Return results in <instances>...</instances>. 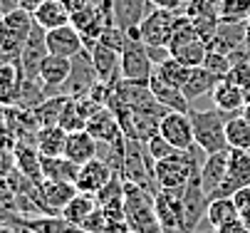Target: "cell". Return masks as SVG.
Wrapping results in <instances>:
<instances>
[{
    "mask_svg": "<svg viewBox=\"0 0 250 233\" xmlns=\"http://www.w3.org/2000/svg\"><path fill=\"white\" fill-rule=\"evenodd\" d=\"M243 112H223L218 107H206V109H191V122H193V139L196 144L208 151V154H216V151H226L228 139H226V124L228 119L238 117Z\"/></svg>",
    "mask_w": 250,
    "mask_h": 233,
    "instance_id": "obj_1",
    "label": "cell"
},
{
    "mask_svg": "<svg viewBox=\"0 0 250 233\" xmlns=\"http://www.w3.org/2000/svg\"><path fill=\"white\" fill-rule=\"evenodd\" d=\"M32 27H35L32 13L25 8H18L0 18V57H3V62H18L20 50Z\"/></svg>",
    "mask_w": 250,
    "mask_h": 233,
    "instance_id": "obj_2",
    "label": "cell"
},
{
    "mask_svg": "<svg viewBox=\"0 0 250 233\" xmlns=\"http://www.w3.org/2000/svg\"><path fill=\"white\" fill-rule=\"evenodd\" d=\"M122 179L129 181V184H136L139 189H144L151 196L159 193V186H156V179H154V159L149 156L146 144L126 139L124 174H122Z\"/></svg>",
    "mask_w": 250,
    "mask_h": 233,
    "instance_id": "obj_3",
    "label": "cell"
},
{
    "mask_svg": "<svg viewBox=\"0 0 250 233\" xmlns=\"http://www.w3.org/2000/svg\"><path fill=\"white\" fill-rule=\"evenodd\" d=\"M154 62L149 57L146 42L141 40L139 27L126 30V45L122 50V80H139L146 82L154 75Z\"/></svg>",
    "mask_w": 250,
    "mask_h": 233,
    "instance_id": "obj_4",
    "label": "cell"
},
{
    "mask_svg": "<svg viewBox=\"0 0 250 233\" xmlns=\"http://www.w3.org/2000/svg\"><path fill=\"white\" fill-rule=\"evenodd\" d=\"M97 85H99V75L94 70L89 50L84 47L77 57H72V72H69V77H67V82L62 87V94L80 99V97H87Z\"/></svg>",
    "mask_w": 250,
    "mask_h": 233,
    "instance_id": "obj_5",
    "label": "cell"
},
{
    "mask_svg": "<svg viewBox=\"0 0 250 233\" xmlns=\"http://www.w3.org/2000/svg\"><path fill=\"white\" fill-rule=\"evenodd\" d=\"M47 55H50V50H47V30H42L38 22H35L32 32L27 35V40H25V45L20 50V57H18L22 77L25 80H38L40 67H42Z\"/></svg>",
    "mask_w": 250,
    "mask_h": 233,
    "instance_id": "obj_6",
    "label": "cell"
},
{
    "mask_svg": "<svg viewBox=\"0 0 250 233\" xmlns=\"http://www.w3.org/2000/svg\"><path fill=\"white\" fill-rule=\"evenodd\" d=\"M176 18H178V13H173V10L151 8L149 15L139 25L141 40L146 45H168L171 35H173V27H176Z\"/></svg>",
    "mask_w": 250,
    "mask_h": 233,
    "instance_id": "obj_7",
    "label": "cell"
},
{
    "mask_svg": "<svg viewBox=\"0 0 250 233\" xmlns=\"http://www.w3.org/2000/svg\"><path fill=\"white\" fill-rule=\"evenodd\" d=\"M243 186H250V151L230 149L228 151V176L210 198H230Z\"/></svg>",
    "mask_w": 250,
    "mask_h": 233,
    "instance_id": "obj_8",
    "label": "cell"
},
{
    "mask_svg": "<svg viewBox=\"0 0 250 233\" xmlns=\"http://www.w3.org/2000/svg\"><path fill=\"white\" fill-rule=\"evenodd\" d=\"M161 137H166L178 151H188L196 139H193V122H191V112H168L161 119Z\"/></svg>",
    "mask_w": 250,
    "mask_h": 233,
    "instance_id": "obj_9",
    "label": "cell"
},
{
    "mask_svg": "<svg viewBox=\"0 0 250 233\" xmlns=\"http://www.w3.org/2000/svg\"><path fill=\"white\" fill-rule=\"evenodd\" d=\"M89 55H92V62H94V70L99 75V82L114 87L122 80V52L106 47L102 42H94L89 47Z\"/></svg>",
    "mask_w": 250,
    "mask_h": 233,
    "instance_id": "obj_10",
    "label": "cell"
},
{
    "mask_svg": "<svg viewBox=\"0 0 250 233\" xmlns=\"http://www.w3.org/2000/svg\"><path fill=\"white\" fill-rule=\"evenodd\" d=\"M47 50L50 55L72 60L84 50V40L75 25H62V27L47 30Z\"/></svg>",
    "mask_w": 250,
    "mask_h": 233,
    "instance_id": "obj_11",
    "label": "cell"
},
{
    "mask_svg": "<svg viewBox=\"0 0 250 233\" xmlns=\"http://www.w3.org/2000/svg\"><path fill=\"white\" fill-rule=\"evenodd\" d=\"M13 223L27 233H87L64 216H15Z\"/></svg>",
    "mask_w": 250,
    "mask_h": 233,
    "instance_id": "obj_12",
    "label": "cell"
},
{
    "mask_svg": "<svg viewBox=\"0 0 250 233\" xmlns=\"http://www.w3.org/2000/svg\"><path fill=\"white\" fill-rule=\"evenodd\" d=\"M69 72H72V60L57 57V55H47L45 62H42V67H40V75H38V80L45 87V94L47 97L62 94V87H64Z\"/></svg>",
    "mask_w": 250,
    "mask_h": 233,
    "instance_id": "obj_13",
    "label": "cell"
},
{
    "mask_svg": "<svg viewBox=\"0 0 250 233\" xmlns=\"http://www.w3.org/2000/svg\"><path fill=\"white\" fill-rule=\"evenodd\" d=\"M87 131L97 139V142H104V144H119L124 142V131L119 127V119L114 117V112L109 107H102L97 109L89 119H87Z\"/></svg>",
    "mask_w": 250,
    "mask_h": 233,
    "instance_id": "obj_14",
    "label": "cell"
},
{
    "mask_svg": "<svg viewBox=\"0 0 250 233\" xmlns=\"http://www.w3.org/2000/svg\"><path fill=\"white\" fill-rule=\"evenodd\" d=\"M114 176H117V174H114L104 161L92 159V161H87V164L80 166V174H77L75 186H77L80 193H92V196H97V193H99L106 184H109Z\"/></svg>",
    "mask_w": 250,
    "mask_h": 233,
    "instance_id": "obj_15",
    "label": "cell"
},
{
    "mask_svg": "<svg viewBox=\"0 0 250 233\" xmlns=\"http://www.w3.org/2000/svg\"><path fill=\"white\" fill-rule=\"evenodd\" d=\"M149 87L156 97V102L166 109V112H191V102L186 99L181 87H173L168 82H164L156 72L149 77Z\"/></svg>",
    "mask_w": 250,
    "mask_h": 233,
    "instance_id": "obj_16",
    "label": "cell"
},
{
    "mask_svg": "<svg viewBox=\"0 0 250 233\" xmlns=\"http://www.w3.org/2000/svg\"><path fill=\"white\" fill-rule=\"evenodd\" d=\"M154 5L149 0H112V15L122 30H134L141 25Z\"/></svg>",
    "mask_w": 250,
    "mask_h": 233,
    "instance_id": "obj_17",
    "label": "cell"
},
{
    "mask_svg": "<svg viewBox=\"0 0 250 233\" xmlns=\"http://www.w3.org/2000/svg\"><path fill=\"white\" fill-rule=\"evenodd\" d=\"M228 151H216V154H208L206 164L201 166V186L206 191V196L210 198L213 193L218 191V186L226 181L228 176Z\"/></svg>",
    "mask_w": 250,
    "mask_h": 233,
    "instance_id": "obj_18",
    "label": "cell"
},
{
    "mask_svg": "<svg viewBox=\"0 0 250 233\" xmlns=\"http://www.w3.org/2000/svg\"><path fill=\"white\" fill-rule=\"evenodd\" d=\"M13 156H15V169L20 174H25L35 184H42L45 181V176H42V154L38 151V147H35V144L18 142L13 147Z\"/></svg>",
    "mask_w": 250,
    "mask_h": 233,
    "instance_id": "obj_19",
    "label": "cell"
},
{
    "mask_svg": "<svg viewBox=\"0 0 250 233\" xmlns=\"http://www.w3.org/2000/svg\"><path fill=\"white\" fill-rule=\"evenodd\" d=\"M40 191H42V201L50 216H62V209L80 193L77 186L69 181H42Z\"/></svg>",
    "mask_w": 250,
    "mask_h": 233,
    "instance_id": "obj_20",
    "label": "cell"
},
{
    "mask_svg": "<svg viewBox=\"0 0 250 233\" xmlns=\"http://www.w3.org/2000/svg\"><path fill=\"white\" fill-rule=\"evenodd\" d=\"M240 47H245V22H221L216 38L208 45L210 52H221V55H230Z\"/></svg>",
    "mask_w": 250,
    "mask_h": 233,
    "instance_id": "obj_21",
    "label": "cell"
},
{
    "mask_svg": "<svg viewBox=\"0 0 250 233\" xmlns=\"http://www.w3.org/2000/svg\"><path fill=\"white\" fill-rule=\"evenodd\" d=\"M210 99H213V107H218L223 112H243V107L248 105V92L223 77L216 85V89L210 92Z\"/></svg>",
    "mask_w": 250,
    "mask_h": 233,
    "instance_id": "obj_22",
    "label": "cell"
},
{
    "mask_svg": "<svg viewBox=\"0 0 250 233\" xmlns=\"http://www.w3.org/2000/svg\"><path fill=\"white\" fill-rule=\"evenodd\" d=\"M22 85V70L18 62H0V105L15 107Z\"/></svg>",
    "mask_w": 250,
    "mask_h": 233,
    "instance_id": "obj_23",
    "label": "cell"
},
{
    "mask_svg": "<svg viewBox=\"0 0 250 233\" xmlns=\"http://www.w3.org/2000/svg\"><path fill=\"white\" fill-rule=\"evenodd\" d=\"M64 156L75 164H87L92 159H97V139L89 134L87 129L82 131H72L67 137V147H64Z\"/></svg>",
    "mask_w": 250,
    "mask_h": 233,
    "instance_id": "obj_24",
    "label": "cell"
},
{
    "mask_svg": "<svg viewBox=\"0 0 250 233\" xmlns=\"http://www.w3.org/2000/svg\"><path fill=\"white\" fill-rule=\"evenodd\" d=\"M69 18H72V13L67 10V5L62 0H45V3H40L32 13V20L42 30H55V27L69 25Z\"/></svg>",
    "mask_w": 250,
    "mask_h": 233,
    "instance_id": "obj_25",
    "label": "cell"
},
{
    "mask_svg": "<svg viewBox=\"0 0 250 233\" xmlns=\"http://www.w3.org/2000/svg\"><path fill=\"white\" fill-rule=\"evenodd\" d=\"M67 131L60 124L52 127H40L35 131V147L42 156H64V147H67Z\"/></svg>",
    "mask_w": 250,
    "mask_h": 233,
    "instance_id": "obj_26",
    "label": "cell"
},
{
    "mask_svg": "<svg viewBox=\"0 0 250 233\" xmlns=\"http://www.w3.org/2000/svg\"><path fill=\"white\" fill-rule=\"evenodd\" d=\"M218 82H221V77H216L213 72H208L206 67H193L188 82L184 85V94H186V99L191 102V107L196 105V99L208 97L213 89H216Z\"/></svg>",
    "mask_w": 250,
    "mask_h": 233,
    "instance_id": "obj_27",
    "label": "cell"
},
{
    "mask_svg": "<svg viewBox=\"0 0 250 233\" xmlns=\"http://www.w3.org/2000/svg\"><path fill=\"white\" fill-rule=\"evenodd\" d=\"M80 174V164L67 156H42V176L45 181H69L75 184Z\"/></svg>",
    "mask_w": 250,
    "mask_h": 233,
    "instance_id": "obj_28",
    "label": "cell"
},
{
    "mask_svg": "<svg viewBox=\"0 0 250 233\" xmlns=\"http://www.w3.org/2000/svg\"><path fill=\"white\" fill-rule=\"evenodd\" d=\"M235 218H240V211H238L233 198H210V201H208L206 221L213 228H221V226H226V223H230Z\"/></svg>",
    "mask_w": 250,
    "mask_h": 233,
    "instance_id": "obj_29",
    "label": "cell"
},
{
    "mask_svg": "<svg viewBox=\"0 0 250 233\" xmlns=\"http://www.w3.org/2000/svg\"><path fill=\"white\" fill-rule=\"evenodd\" d=\"M97 209H99L97 196H92V193H77L72 201H69V204L62 209V216H64L67 221H72V223L82 226V221H84L92 211H97Z\"/></svg>",
    "mask_w": 250,
    "mask_h": 233,
    "instance_id": "obj_30",
    "label": "cell"
},
{
    "mask_svg": "<svg viewBox=\"0 0 250 233\" xmlns=\"http://www.w3.org/2000/svg\"><path fill=\"white\" fill-rule=\"evenodd\" d=\"M67 94H55V97H47L42 105H38L32 109V117H35V122H38L40 127H52V124H57L60 122V114H62V107H64V102H67Z\"/></svg>",
    "mask_w": 250,
    "mask_h": 233,
    "instance_id": "obj_31",
    "label": "cell"
},
{
    "mask_svg": "<svg viewBox=\"0 0 250 233\" xmlns=\"http://www.w3.org/2000/svg\"><path fill=\"white\" fill-rule=\"evenodd\" d=\"M57 124L67 131V134L87 129V114H84L82 107H80V99H75V97L67 99L64 107H62V114H60V122H57Z\"/></svg>",
    "mask_w": 250,
    "mask_h": 233,
    "instance_id": "obj_32",
    "label": "cell"
},
{
    "mask_svg": "<svg viewBox=\"0 0 250 233\" xmlns=\"http://www.w3.org/2000/svg\"><path fill=\"white\" fill-rule=\"evenodd\" d=\"M226 139H228V147L230 149H245V151H250V122L243 114L228 119V124H226Z\"/></svg>",
    "mask_w": 250,
    "mask_h": 233,
    "instance_id": "obj_33",
    "label": "cell"
},
{
    "mask_svg": "<svg viewBox=\"0 0 250 233\" xmlns=\"http://www.w3.org/2000/svg\"><path fill=\"white\" fill-rule=\"evenodd\" d=\"M191 70H193V67H186V64H181L176 57H168L166 62L159 64L154 72H156L164 82H168V85H173V87H181V89H184V85H186L188 77H191Z\"/></svg>",
    "mask_w": 250,
    "mask_h": 233,
    "instance_id": "obj_34",
    "label": "cell"
},
{
    "mask_svg": "<svg viewBox=\"0 0 250 233\" xmlns=\"http://www.w3.org/2000/svg\"><path fill=\"white\" fill-rule=\"evenodd\" d=\"M218 18H221V22H248L250 20V0H221Z\"/></svg>",
    "mask_w": 250,
    "mask_h": 233,
    "instance_id": "obj_35",
    "label": "cell"
},
{
    "mask_svg": "<svg viewBox=\"0 0 250 233\" xmlns=\"http://www.w3.org/2000/svg\"><path fill=\"white\" fill-rule=\"evenodd\" d=\"M99 42L106 45V47H112V50H117V52H122L124 45H126V30H122L117 22H106V27L102 30Z\"/></svg>",
    "mask_w": 250,
    "mask_h": 233,
    "instance_id": "obj_36",
    "label": "cell"
},
{
    "mask_svg": "<svg viewBox=\"0 0 250 233\" xmlns=\"http://www.w3.org/2000/svg\"><path fill=\"white\" fill-rule=\"evenodd\" d=\"M146 151H149V156L154 159V164L156 161H161V159H166V156H171L173 151H178L166 137H161V131H156V134L146 142Z\"/></svg>",
    "mask_w": 250,
    "mask_h": 233,
    "instance_id": "obj_37",
    "label": "cell"
},
{
    "mask_svg": "<svg viewBox=\"0 0 250 233\" xmlns=\"http://www.w3.org/2000/svg\"><path fill=\"white\" fill-rule=\"evenodd\" d=\"M203 67L208 70V72H213L216 77H226L228 72H230V67H233V62H230V57L228 55H221V52H210L208 50V55H206V62H203Z\"/></svg>",
    "mask_w": 250,
    "mask_h": 233,
    "instance_id": "obj_38",
    "label": "cell"
},
{
    "mask_svg": "<svg viewBox=\"0 0 250 233\" xmlns=\"http://www.w3.org/2000/svg\"><path fill=\"white\" fill-rule=\"evenodd\" d=\"M226 80H230V82H235L238 87H243L245 92H250V57L235 62L233 67H230V72L226 75Z\"/></svg>",
    "mask_w": 250,
    "mask_h": 233,
    "instance_id": "obj_39",
    "label": "cell"
},
{
    "mask_svg": "<svg viewBox=\"0 0 250 233\" xmlns=\"http://www.w3.org/2000/svg\"><path fill=\"white\" fill-rule=\"evenodd\" d=\"M106 226H109V218L104 216L102 209L92 211V213L82 221V228H84L87 233H106Z\"/></svg>",
    "mask_w": 250,
    "mask_h": 233,
    "instance_id": "obj_40",
    "label": "cell"
},
{
    "mask_svg": "<svg viewBox=\"0 0 250 233\" xmlns=\"http://www.w3.org/2000/svg\"><path fill=\"white\" fill-rule=\"evenodd\" d=\"M146 50H149V57H151V62H154V67H159L161 62H166V60L171 57L168 45H146Z\"/></svg>",
    "mask_w": 250,
    "mask_h": 233,
    "instance_id": "obj_41",
    "label": "cell"
},
{
    "mask_svg": "<svg viewBox=\"0 0 250 233\" xmlns=\"http://www.w3.org/2000/svg\"><path fill=\"white\" fill-rule=\"evenodd\" d=\"M154 8H164V10H173V13H184L188 0H149Z\"/></svg>",
    "mask_w": 250,
    "mask_h": 233,
    "instance_id": "obj_42",
    "label": "cell"
},
{
    "mask_svg": "<svg viewBox=\"0 0 250 233\" xmlns=\"http://www.w3.org/2000/svg\"><path fill=\"white\" fill-rule=\"evenodd\" d=\"M230 198L235 201V206H238V211H240V213H243V211H248V209H250V186L238 189Z\"/></svg>",
    "mask_w": 250,
    "mask_h": 233,
    "instance_id": "obj_43",
    "label": "cell"
},
{
    "mask_svg": "<svg viewBox=\"0 0 250 233\" xmlns=\"http://www.w3.org/2000/svg\"><path fill=\"white\" fill-rule=\"evenodd\" d=\"M216 233H250V228H248L240 218H235V221H230V223L216 228Z\"/></svg>",
    "mask_w": 250,
    "mask_h": 233,
    "instance_id": "obj_44",
    "label": "cell"
},
{
    "mask_svg": "<svg viewBox=\"0 0 250 233\" xmlns=\"http://www.w3.org/2000/svg\"><path fill=\"white\" fill-rule=\"evenodd\" d=\"M40 3H45V0H20V8H25V10L35 13V8H38Z\"/></svg>",
    "mask_w": 250,
    "mask_h": 233,
    "instance_id": "obj_45",
    "label": "cell"
},
{
    "mask_svg": "<svg viewBox=\"0 0 250 233\" xmlns=\"http://www.w3.org/2000/svg\"><path fill=\"white\" fill-rule=\"evenodd\" d=\"M245 47L250 50V20L245 22Z\"/></svg>",
    "mask_w": 250,
    "mask_h": 233,
    "instance_id": "obj_46",
    "label": "cell"
},
{
    "mask_svg": "<svg viewBox=\"0 0 250 233\" xmlns=\"http://www.w3.org/2000/svg\"><path fill=\"white\" fill-rule=\"evenodd\" d=\"M240 221H243V223H245V226H248V228H250V209H248V211H243V213H240Z\"/></svg>",
    "mask_w": 250,
    "mask_h": 233,
    "instance_id": "obj_47",
    "label": "cell"
},
{
    "mask_svg": "<svg viewBox=\"0 0 250 233\" xmlns=\"http://www.w3.org/2000/svg\"><path fill=\"white\" fill-rule=\"evenodd\" d=\"M0 233H18V231L10 228V226H5V223H0Z\"/></svg>",
    "mask_w": 250,
    "mask_h": 233,
    "instance_id": "obj_48",
    "label": "cell"
},
{
    "mask_svg": "<svg viewBox=\"0 0 250 233\" xmlns=\"http://www.w3.org/2000/svg\"><path fill=\"white\" fill-rule=\"evenodd\" d=\"M0 15H3V13H0Z\"/></svg>",
    "mask_w": 250,
    "mask_h": 233,
    "instance_id": "obj_49",
    "label": "cell"
}]
</instances>
